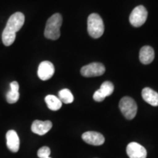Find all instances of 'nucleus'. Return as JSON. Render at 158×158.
Segmentation results:
<instances>
[{"label": "nucleus", "mask_w": 158, "mask_h": 158, "mask_svg": "<svg viewBox=\"0 0 158 158\" xmlns=\"http://www.w3.org/2000/svg\"><path fill=\"white\" fill-rule=\"evenodd\" d=\"M24 21L25 16L21 12L15 13L9 18L2 35V43L5 46H10L14 43L16 32L21 29Z\"/></svg>", "instance_id": "f257e3e1"}, {"label": "nucleus", "mask_w": 158, "mask_h": 158, "mask_svg": "<svg viewBox=\"0 0 158 158\" xmlns=\"http://www.w3.org/2000/svg\"><path fill=\"white\" fill-rule=\"evenodd\" d=\"M62 17L59 13H55L49 18L45 25L44 35L46 38L56 40L60 37V27Z\"/></svg>", "instance_id": "f03ea898"}, {"label": "nucleus", "mask_w": 158, "mask_h": 158, "mask_svg": "<svg viewBox=\"0 0 158 158\" xmlns=\"http://www.w3.org/2000/svg\"><path fill=\"white\" fill-rule=\"evenodd\" d=\"M104 23L102 19L97 13H92L89 15L87 20V30L89 35L92 38L98 39L103 35Z\"/></svg>", "instance_id": "7ed1b4c3"}, {"label": "nucleus", "mask_w": 158, "mask_h": 158, "mask_svg": "<svg viewBox=\"0 0 158 158\" xmlns=\"http://www.w3.org/2000/svg\"><path fill=\"white\" fill-rule=\"evenodd\" d=\"M118 106L123 116L127 119H133L136 116L138 106L133 98L130 97H124L120 100Z\"/></svg>", "instance_id": "20e7f679"}, {"label": "nucleus", "mask_w": 158, "mask_h": 158, "mask_svg": "<svg viewBox=\"0 0 158 158\" xmlns=\"http://www.w3.org/2000/svg\"><path fill=\"white\" fill-rule=\"evenodd\" d=\"M148 16V12L145 7L139 5L135 7L130 15V23L134 27H140L146 22Z\"/></svg>", "instance_id": "39448f33"}, {"label": "nucleus", "mask_w": 158, "mask_h": 158, "mask_svg": "<svg viewBox=\"0 0 158 158\" xmlns=\"http://www.w3.org/2000/svg\"><path fill=\"white\" fill-rule=\"evenodd\" d=\"M106 71V68L101 63L93 62L85 65L81 69V74L83 76L87 77H95L102 76Z\"/></svg>", "instance_id": "423d86ee"}, {"label": "nucleus", "mask_w": 158, "mask_h": 158, "mask_svg": "<svg viewBox=\"0 0 158 158\" xmlns=\"http://www.w3.org/2000/svg\"><path fill=\"white\" fill-rule=\"evenodd\" d=\"M114 90V84L110 81H105L93 94V99L96 102H102L106 97L111 95Z\"/></svg>", "instance_id": "0eeeda50"}, {"label": "nucleus", "mask_w": 158, "mask_h": 158, "mask_svg": "<svg viewBox=\"0 0 158 158\" xmlns=\"http://www.w3.org/2000/svg\"><path fill=\"white\" fill-rule=\"evenodd\" d=\"M55 68L54 64L49 61H43L40 64L37 70V76L43 81H47L54 76Z\"/></svg>", "instance_id": "6e6552de"}, {"label": "nucleus", "mask_w": 158, "mask_h": 158, "mask_svg": "<svg viewBox=\"0 0 158 158\" xmlns=\"http://www.w3.org/2000/svg\"><path fill=\"white\" fill-rule=\"evenodd\" d=\"M127 154L130 158H147V150L141 144L132 142L127 147Z\"/></svg>", "instance_id": "1a4fd4ad"}, {"label": "nucleus", "mask_w": 158, "mask_h": 158, "mask_svg": "<svg viewBox=\"0 0 158 158\" xmlns=\"http://www.w3.org/2000/svg\"><path fill=\"white\" fill-rule=\"evenodd\" d=\"M82 139L90 145L100 146L105 142V138L101 133L94 131H88L82 135Z\"/></svg>", "instance_id": "9d476101"}, {"label": "nucleus", "mask_w": 158, "mask_h": 158, "mask_svg": "<svg viewBox=\"0 0 158 158\" xmlns=\"http://www.w3.org/2000/svg\"><path fill=\"white\" fill-rule=\"evenodd\" d=\"M52 127V122L51 121H40L35 120L31 124V131L39 135L46 134Z\"/></svg>", "instance_id": "9b49d317"}, {"label": "nucleus", "mask_w": 158, "mask_h": 158, "mask_svg": "<svg viewBox=\"0 0 158 158\" xmlns=\"http://www.w3.org/2000/svg\"><path fill=\"white\" fill-rule=\"evenodd\" d=\"M7 147L12 152H17L20 147V140L18 134L15 130H10L6 134Z\"/></svg>", "instance_id": "f8f14e48"}, {"label": "nucleus", "mask_w": 158, "mask_h": 158, "mask_svg": "<svg viewBox=\"0 0 158 158\" xmlns=\"http://www.w3.org/2000/svg\"><path fill=\"white\" fill-rule=\"evenodd\" d=\"M139 59L142 64H149L152 62L155 59V51L151 46L146 45L140 50Z\"/></svg>", "instance_id": "ddd939ff"}, {"label": "nucleus", "mask_w": 158, "mask_h": 158, "mask_svg": "<svg viewBox=\"0 0 158 158\" xmlns=\"http://www.w3.org/2000/svg\"><path fill=\"white\" fill-rule=\"evenodd\" d=\"M141 95L147 103L152 106H158V93L155 90L146 87L142 90Z\"/></svg>", "instance_id": "4468645a"}, {"label": "nucleus", "mask_w": 158, "mask_h": 158, "mask_svg": "<svg viewBox=\"0 0 158 158\" xmlns=\"http://www.w3.org/2000/svg\"><path fill=\"white\" fill-rule=\"evenodd\" d=\"M19 84L17 81L10 83V90L7 92L6 95L7 101L10 104L15 103L19 99Z\"/></svg>", "instance_id": "2eb2a0df"}, {"label": "nucleus", "mask_w": 158, "mask_h": 158, "mask_svg": "<svg viewBox=\"0 0 158 158\" xmlns=\"http://www.w3.org/2000/svg\"><path fill=\"white\" fill-rule=\"evenodd\" d=\"M45 101L48 108L51 110H58L62 108V102H61V100L59 98L52 94H49L45 97Z\"/></svg>", "instance_id": "dca6fc26"}, {"label": "nucleus", "mask_w": 158, "mask_h": 158, "mask_svg": "<svg viewBox=\"0 0 158 158\" xmlns=\"http://www.w3.org/2000/svg\"><path fill=\"white\" fill-rule=\"evenodd\" d=\"M59 99L65 104L72 103L74 100L73 94L68 89H63L59 92Z\"/></svg>", "instance_id": "f3484780"}, {"label": "nucleus", "mask_w": 158, "mask_h": 158, "mask_svg": "<svg viewBox=\"0 0 158 158\" xmlns=\"http://www.w3.org/2000/svg\"><path fill=\"white\" fill-rule=\"evenodd\" d=\"M51 149L48 147H43L37 151V156L40 158H45L50 157Z\"/></svg>", "instance_id": "a211bd4d"}, {"label": "nucleus", "mask_w": 158, "mask_h": 158, "mask_svg": "<svg viewBox=\"0 0 158 158\" xmlns=\"http://www.w3.org/2000/svg\"><path fill=\"white\" fill-rule=\"evenodd\" d=\"M45 158H51V157H45Z\"/></svg>", "instance_id": "6ab92c4d"}]
</instances>
